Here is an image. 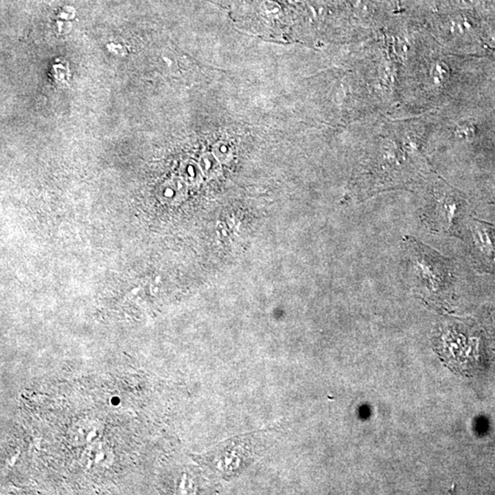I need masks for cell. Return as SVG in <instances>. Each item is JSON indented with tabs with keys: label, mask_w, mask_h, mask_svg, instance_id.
Instances as JSON below:
<instances>
[{
	"label": "cell",
	"mask_w": 495,
	"mask_h": 495,
	"mask_svg": "<svg viewBox=\"0 0 495 495\" xmlns=\"http://www.w3.org/2000/svg\"><path fill=\"white\" fill-rule=\"evenodd\" d=\"M281 2H283V3L292 5V4H297V2H299V0H280Z\"/></svg>",
	"instance_id": "cell-10"
},
{
	"label": "cell",
	"mask_w": 495,
	"mask_h": 495,
	"mask_svg": "<svg viewBox=\"0 0 495 495\" xmlns=\"http://www.w3.org/2000/svg\"><path fill=\"white\" fill-rule=\"evenodd\" d=\"M465 207L461 194L454 188L434 187L425 199L423 222L434 233L455 236L461 233Z\"/></svg>",
	"instance_id": "cell-2"
},
{
	"label": "cell",
	"mask_w": 495,
	"mask_h": 495,
	"mask_svg": "<svg viewBox=\"0 0 495 495\" xmlns=\"http://www.w3.org/2000/svg\"><path fill=\"white\" fill-rule=\"evenodd\" d=\"M404 272L415 289L435 303H448L453 292L452 262L413 237L404 239Z\"/></svg>",
	"instance_id": "cell-1"
},
{
	"label": "cell",
	"mask_w": 495,
	"mask_h": 495,
	"mask_svg": "<svg viewBox=\"0 0 495 495\" xmlns=\"http://www.w3.org/2000/svg\"><path fill=\"white\" fill-rule=\"evenodd\" d=\"M213 154L220 163H227L232 158V149L227 142L220 141L215 145Z\"/></svg>",
	"instance_id": "cell-8"
},
{
	"label": "cell",
	"mask_w": 495,
	"mask_h": 495,
	"mask_svg": "<svg viewBox=\"0 0 495 495\" xmlns=\"http://www.w3.org/2000/svg\"><path fill=\"white\" fill-rule=\"evenodd\" d=\"M475 133L474 126L469 122L459 123L454 130V137L461 141H470L474 138Z\"/></svg>",
	"instance_id": "cell-5"
},
{
	"label": "cell",
	"mask_w": 495,
	"mask_h": 495,
	"mask_svg": "<svg viewBox=\"0 0 495 495\" xmlns=\"http://www.w3.org/2000/svg\"><path fill=\"white\" fill-rule=\"evenodd\" d=\"M184 176L187 180L196 181L199 179V169L194 164H187L184 168Z\"/></svg>",
	"instance_id": "cell-9"
},
{
	"label": "cell",
	"mask_w": 495,
	"mask_h": 495,
	"mask_svg": "<svg viewBox=\"0 0 495 495\" xmlns=\"http://www.w3.org/2000/svg\"><path fill=\"white\" fill-rule=\"evenodd\" d=\"M431 78L434 84H442L450 76V69L443 62H437L431 68Z\"/></svg>",
	"instance_id": "cell-6"
},
{
	"label": "cell",
	"mask_w": 495,
	"mask_h": 495,
	"mask_svg": "<svg viewBox=\"0 0 495 495\" xmlns=\"http://www.w3.org/2000/svg\"><path fill=\"white\" fill-rule=\"evenodd\" d=\"M200 169L207 177L217 176L220 172V161L213 153H206L201 157Z\"/></svg>",
	"instance_id": "cell-4"
},
{
	"label": "cell",
	"mask_w": 495,
	"mask_h": 495,
	"mask_svg": "<svg viewBox=\"0 0 495 495\" xmlns=\"http://www.w3.org/2000/svg\"><path fill=\"white\" fill-rule=\"evenodd\" d=\"M261 10L265 17L269 19H278L281 15V7L273 0H264L261 4Z\"/></svg>",
	"instance_id": "cell-7"
},
{
	"label": "cell",
	"mask_w": 495,
	"mask_h": 495,
	"mask_svg": "<svg viewBox=\"0 0 495 495\" xmlns=\"http://www.w3.org/2000/svg\"><path fill=\"white\" fill-rule=\"evenodd\" d=\"M470 239L474 251L490 264H495V231L492 227L473 220L469 223Z\"/></svg>",
	"instance_id": "cell-3"
}]
</instances>
